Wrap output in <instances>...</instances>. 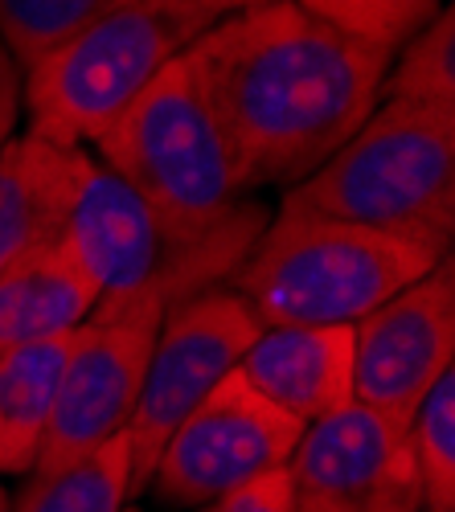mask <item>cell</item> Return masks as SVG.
Wrapping results in <instances>:
<instances>
[{
  "label": "cell",
  "mask_w": 455,
  "mask_h": 512,
  "mask_svg": "<svg viewBox=\"0 0 455 512\" xmlns=\"http://www.w3.org/2000/svg\"><path fill=\"white\" fill-rule=\"evenodd\" d=\"M455 361L451 254L353 324V402L410 426L427 390Z\"/></svg>",
  "instance_id": "obj_9"
},
{
  "label": "cell",
  "mask_w": 455,
  "mask_h": 512,
  "mask_svg": "<svg viewBox=\"0 0 455 512\" xmlns=\"http://www.w3.org/2000/svg\"><path fill=\"white\" fill-rule=\"evenodd\" d=\"M242 189L300 185L382 103L394 50L300 0L222 17L181 54Z\"/></svg>",
  "instance_id": "obj_1"
},
{
  "label": "cell",
  "mask_w": 455,
  "mask_h": 512,
  "mask_svg": "<svg viewBox=\"0 0 455 512\" xmlns=\"http://www.w3.org/2000/svg\"><path fill=\"white\" fill-rule=\"evenodd\" d=\"M132 500V455L128 439H111L58 472L29 476L13 512H123Z\"/></svg>",
  "instance_id": "obj_16"
},
{
  "label": "cell",
  "mask_w": 455,
  "mask_h": 512,
  "mask_svg": "<svg viewBox=\"0 0 455 512\" xmlns=\"http://www.w3.org/2000/svg\"><path fill=\"white\" fill-rule=\"evenodd\" d=\"M238 377L308 426L353 402V328H263Z\"/></svg>",
  "instance_id": "obj_13"
},
{
  "label": "cell",
  "mask_w": 455,
  "mask_h": 512,
  "mask_svg": "<svg viewBox=\"0 0 455 512\" xmlns=\"http://www.w3.org/2000/svg\"><path fill=\"white\" fill-rule=\"evenodd\" d=\"M17 107H21V66L13 62L5 41H0V148H5L13 136Z\"/></svg>",
  "instance_id": "obj_22"
},
{
  "label": "cell",
  "mask_w": 455,
  "mask_h": 512,
  "mask_svg": "<svg viewBox=\"0 0 455 512\" xmlns=\"http://www.w3.org/2000/svg\"><path fill=\"white\" fill-rule=\"evenodd\" d=\"M128 5L132 0H0V41L17 66H33Z\"/></svg>",
  "instance_id": "obj_18"
},
{
  "label": "cell",
  "mask_w": 455,
  "mask_h": 512,
  "mask_svg": "<svg viewBox=\"0 0 455 512\" xmlns=\"http://www.w3.org/2000/svg\"><path fill=\"white\" fill-rule=\"evenodd\" d=\"M300 5L386 50H398L439 13V0H300Z\"/></svg>",
  "instance_id": "obj_20"
},
{
  "label": "cell",
  "mask_w": 455,
  "mask_h": 512,
  "mask_svg": "<svg viewBox=\"0 0 455 512\" xmlns=\"http://www.w3.org/2000/svg\"><path fill=\"white\" fill-rule=\"evenodd\" d=\"M95 160L41 136L0 148V271L66 238L70 213Z\"/></svg>",
  "instance_id": "obj_12"
},
{
  "label": "cell",
  "mask_w": 455,
  "mask_h": 512,
  "mask_svg": "<svg viewBox=\"0 0 455 512\" xmlns=\"http://www.w3.org/2000/svg\"><path fill=\"white\" fill-rule=\"evenodd\" d=\"M419 512H455V369H447L406 426Z\"/></svg>",
  "instance_id": "obj_17"
},
{
  "label": "cell",
  "mask_w": 455,
  "mask_h": 512,
  "mask_svg": "<svg viewBox=\"0 0 455 512\" xmlns=\"http://www.w3.org/2000/svg\"><path fill=\"white\" fill-rule=\"evenodd\" d=\"M300 435L304 422L255 394L234 369L164 443L148 488L164 504L201 508L287 467Z\"/></svg>",
  "instance_id": "obj_8"
},
{
  "label": "cell",
  "mask_w": 455,
  "mask_h": 512,
  "mask_svg": "<svg viewBox=\"0 0 455 512\" xmlns=\"http://www.w3.org/2000/svg\"><path fill=\"white\" fill-rule=\"evenodd\" d=\"M95 148L111 177L181 226L218 222L246 197L226 136L218 132L185 58L164 66L95 140Z\"/></svg>",
  "instance_id": "obj_6"
},
{
  "label": "cell",
  "mask_w": 455,
  "mask_h": 512,
  "mask_svg": "<svg viewBox=\"0 0 455 512\" xmlns=\"http://www.w3.org/2000/svg\"><path fill=\"white\" fill-rule=\"evenodd\" d=\"M197 512H296L292 476H287V467H279V472H267L210 504H201Z\"/></svg>",
  "instance_id": "obj_21"
},
{
  "label": "cell",
  "mask_w": 455,
  "mask_h": 512,
  "mask_svg": "<svg viewBox=\"0 0 455 512\" xmlns=\"http://www.w3.org/2000/svg\"><path fill=\"white\" fill-rule=\"evenodd\" d=\"M193 0H132L37 58L25 78L33 136L78 148L95 144L148 82L210 29Z\"/></svg>",
  "instance_id": "obj_5"
},
{
  "label": "cell",
  "mask_w": 455,
  "mask_h": 512,
  "mask_svg": "<svg viewBox=\"0 0 455 512\" xmlns=\"http://www.w3.org/2000/svg\"><path fill=\"white\" fill-rule=\"evenodd\" d=\"M74 332L0 353V476L29 472L54 414Z\"/></svg>",
  "instance_id": "obj_15"
},
{
  "label": "cell",
  "mask_w": 455,
  "mask_h": 512,
  "mask_svg": "<svg viewBox=\"0 0 455 512\" xmlns=\"http://www.w3.org/2000/svg\"><path fill=\"white\" fill-rule=\"evenodd\" d=\"M287 197L324 218L427 246L443 259L455 238V107L382 99Z\"/></svg>",
  "instance_id": "obj_4"
},
{
  "label": "cell",
  "mask_w": 455,
  "mask_h": 512,
  "mask_svg": "<svg viewBox=\"0 0 455 512\" xmlns=\"http://www.w3.org/2000/svg\"><path fill=\"white\" fill-rule=\"evenodd\" d=\"M152 340V324L87 320L74 328V349L62 369L54 414L29 476L58 472V467L99 451L103 443L128 431V418L136 410L140 381L152 357Z\"/></svg>",
  "instance_id": "obj_11"
},
{
  "label": "cell",
  "mask_w": 455,
  "mask_h": 512,
  "mask_svg": "<svg viewBox=\"0 0 455 512\" xmlns=\"http://www.w3.org/2000/svg\"><path fill=\"white\" fill-rule=\"evenodd\" d=\"M259 332L263 320L234 287L205 291L160 320L140 398L123 431L132 455V496L148 492L164 443L238 369Z\"/></svg>",
  "instance_id": "obj_7"
},
{
  "label": "cell",
  "mask_w": 455,
  "mask_h": 512,
  "mask_svg": "<svg viewBox=\"0 0 455 512\" xmlns=\"http://www.w3.org/2000/svg\"><path fill=\"white\" fill-rule=\"evenodd\" d=\"M0 512H13V500L5 496V488H0Z\"/></svg>",
  "instance_id": "obj_24"
},
{
  "label": "cell",
  "mask_w": 455,
  "mask_h": 512,
  "mask_svg": "<svg viewBox=\"0 0 455 512\" xmlns=\"http://www.w3.org/2000/svg\"><path fill=\"white\" fill-rule=\"evenodd\" d=\"M382 99H410L455 107V17L439 9L415 37L402 41V58L390 62Z\"/></svg>",
  "instance_id": "obj_19"
},
{
  "label": "cell",
  "mask_w": 455,
  "mask_h": 512,
  "mask_svg": "<svg viewBox=\"0 0 455 512\" xmlns=\"http://www.w3.org/2000/svg\"><path fill=\"white\" fill-rule=\"evenodd\" d=\"M123 512H136V508H123Z\"/></svg>",
  "instance_id": "obj_25"
},
{
  "label": "cell",
  "mask_w": 455,
  "mask_h": 512,
  "mask_svg": "<svg viewBox=\"0 0 455 512\" xmlns=\"http://www.w3.org/2000/svg\"><path fill=\"white\" fill-rule=\"evenodd\" d=\"M435 263L439 254L427 246L324 218L283 197L230 287L251 304L263 328H353Z\"/></svg>",
  "instance_id": "obj_3"
},
{
  "label": "cell",
  "mask_w": 455,
  "mask_h": 512,
  "mask_svg": "<svg viewBox=\"0 0 455 512\" xmlns=\"http://www.w3.org/2000/svg\"><path fill=\"white\" fill-rule=\"evenodd\" d=\"M193 5L210 17V21H222V17H234V13H246V9H263V5H275V0H193Z\"/></svg>",
  "instance_id": "obj_23"
},
{
  "label": "cell",
  "mask_w": 455,
  "mask_h": 512,
  "mask_svg": "<svg viewBox=\"0 0 455 512\" xmlns=\"http://www.w3.org/2000/svg\"><path fill=\"white\" fill-rule=\"evenodd\" d=\"M287 476L296 512H419L406 426L365 402L308 422Z\"/></svg>",
  "instance_id": "obj_10"
},
{
  "label": "cell",
  "mask_w": 455,
  "mask_h": 512,
  "mask_svg": "<svg viewBox=\"0 0 455 512\" xmlns=\"http://www.w3.org/2000/svg\"><path fill=\"white\" fill-rule=\"evenodd\" d=\"M95 300L99 287L74 259L66 238L5 267L0 271V353L74 332L91 320Z\"/></svg>",
  "instance_id": "obj_14"
},
{
  "label": "cell",
  "mask_w": 455,
  "mask_h": 512,
  "mask_svg": "<svg viewBox=\"0 0 455 512\" xmlns=\"http://www.w3.org/2000/svg\"><path fill=\"white\" fill-rule=\"evenodd\" d=\"M263 226L267 209L255 197H242L218 222L181 226L95 164L70 213L66 242L99 287L91 320L160 328L181 304L230 287Z\"/></svg>",
  "instance_id": "obj_2"
}]
</instances>
